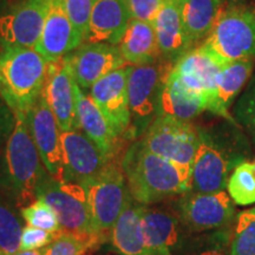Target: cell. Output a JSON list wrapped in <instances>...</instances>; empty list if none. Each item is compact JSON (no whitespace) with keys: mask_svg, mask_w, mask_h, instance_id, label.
Instances as JSON below:
<instances>
[{"mask_svg":"<svg viewBox=\"0 0 255 255\" xmlns=\"http://www.w3.org/2000/svg\"><path fill=\"white\" fill-rule=\"evenodd\" d=\"M250 143L235 121L209 129H199V145L194 157L188 191L215 193L227 186L233 170L247 161Z\"/></svg>","mask_w":255,"mask_h":255,"instance_id":"obj_1","label":"cell"},{"mask_svg":"<svg viewBox=\"0 0 255 255\" xmlns=\"http://www.w3.org/2000/svg\"><path fill=\"white\" fill-rule=\"evenodd\" d=\"M122 169L130 196L144 206L155 205L189 189L190 176L137 141L123 156Z\"/></svg>","mask_w":255,"mask_h":255,"instance_id":"obj_2","label":"cell"},{"mask_svg":"<svg viewBox=\"0 0 255 255\" xmlns=\"http://www.w3.org/2000/svg\"><path fill=\"white\" fill-rule=\"evenodd\" d=\"M47 63L34 49H0V97L14 115L27 116L43 94Z\"/></svg>","mask_w":255,"mask_h":255,"instance_id":"obj_3","label":"cell"},{"mask_svg":"<svg viewBox=\"0 0 255 255\" xmlns=\"http://www.w3.org/2000/svg\"><path fill=\"white\" fill-rule=\"evenodd\" d=\"M15 123L5 150L6 174L17 193L19 206L27 207L37 201V189L46 177L43 161L32 138L27 119L15 114Z\"/></svg>","mask_w":255,"mask_h":255,"instance_id":"obj_4","label":"cell"},{"mask_svg":"<svg viewBox=\"0 0 255 255\" xmlns=\"http://www.w3.org/2000/svg\"><path fill=\"white\" fill-rule=\"evenodd\" d=\"M174 65V63L162 57L151 64L129 65L128 97L131 116L130 138L142 137L158 116L162 89Z\"/></svg>","mask_w":255,"mask_h":255,"instance_id":"obj_5","label":"cell"},{"mask_svg":"<svg viewBox=\"0 0 255 255\" xmlns=\"http://www.w3.org/2000/svg\"><path fill=\"white\" fill-rule=\"evenodd\" d=\"M221 65L255 56V12L239 6L223 7L200 45Z\"/></svg>","mask_w":255,"mask_h":255,"instance_id":"obj_6","label":"cell"},{"mask_svg":"<svg viewBox=\"0 0 255 255\" xmlns=\"http://www.w3.org/2000/svg\"><path fill=\"white\" fill-rule=\"evenodd\" d=\"M145 149L180 167L191 176L199 145V128L187 121L158 116L139 139Z\"/></svg>","mask_w":255,"mask_h":255,"instance_id":"obj_7","label":"cell"},{"mask_svg":"<svg viewBox=\"0 0 255 255\" xmlns=\"http://www.w3.org/2000/svg\"><path fill=\"white\" fill-rule=\"evenodd\" d=\"M92 231L105 234L113 229L126 206L129 190L122 164L111 158L96 180L85 187Z\"/></svg>","mask_w":255,"mask_h":255,"instance_id":"obj_8","label":"cell"},{"mask_svg":"<svg viewBox=\"0 0 255 255\" xmlns=\"http://www.w3.org/2000/svg\"><path fill=\"white\" fill-rule=\"evenodd\" d=\"M37 200L49 205L59 221L60 233L85 234L92 231L85 188L75 182H57L46 176L37 189Z\"/></svg>","mask_w":255,"mask_h":255,"instance_id":"obj_9","label":"cell"},{"mask_svg":"<svg viewBox=\"0 0 255 255\" xmlns=\"http://www.w3.org/2000/svg\"><path fill=\"white\" fill-rule=\"evenodd\" d=\"M183 227L190 232H208L228 226L234 219L233 200L225 190L215 193L186 191L177 202Z\"/></svg>","mask_w":255,"mask_h":255,"instance_id":"obj_10","label":"cell"},{"mask_svg":"<svg viewBox=\"0 0 255 255\" xmlns=\"http://www.w3.org/2000/svg\"><path fill=\"white\" fill-rule=\"evenodd\" d=\"M51 0H21L0 17V49H34L43 32Z\"/></svg>","mask_w":255,"mask_h":255,"instance_id":"obj_11","label":"cell"},{"mask_svg":"<svg viewBox=\"0 0 255 255\" xmlns=\"http://www.w3.org/2000/svg\"><path fill=\"white\" fill-rule=\"evenodd\" d=\"M26 119L46 173L57 182H65V167L60 138L62 130L43 94L28 111Z\"/></svg>","mask_w":255,"mask_h":255,"instance_id":"obj_12","label":"cell"},{"mask_svg":"<svg viewBox=\"0 0 255 255\" xmlns=\"http://www.w3.org/2000/svg\"><path fill=\"white\" fill-rule=\"evenodd\" d=\"M75 78L68 56L47 64L43 95L62 131L78 130Z\"/></svg>","mask_w":255,"mask_h":255,"instance_id":"obj_13","label":"cell"},{"mask_svg":"<svg viewBox=\"0 0 255 255\" xmlns=\"http://www.w3.org/2000/svg\"><path fill=\"white\" fill-rule=\"evenodd\" d=\"M65 182L87 187L103 171L110 159L102 154L85 133L79 130L62 131Z\"/></svg>","mask_w":255,"mask_h":255,"instance_id":"obj_14","label":"cell"},{"mask_svg":"<svg viewBox=\"0 0 255 255\" xmlns=\"http://www.w3.org/2000/svg\"><path fill=\"white\" fill-rule=\"evenodd\" d=\"M129 65L109 73L90 89L91 97L113 128L117 137H129L130 116L128 97Z\"/></svg>","mask_w":255,"mask_h":255,"instance_id":"obj_15","label":"cell"},{"mask_svg":"<svg viewBox=\"0 0 255 255\" xmlns=\"http://www.w3.org/2000/svg\"><path fill=\"white\" fill-rule=\"evenodd\" d=\"M73 78L81 89H91L95 83L128 64L117 45L109 43L82 44L68 55Z\"/></svg>","mask_w":255,"mask_h":255,"instance_id":"obj_16","label":"cell"},{"mask_svg":"<svg viewBox=\"0 0 255 255\" xmlns=\"http://www.w3.org/2000/svg\"><path fill=\"white\" fill-rule=\"evenodd\" d=\"M223 65L202 47H194L175 63L173 72L189 90L205 98L207 110L214 114L216 76Z\"/></svg>","mask_w":255,"mask_h":255,"instance_id":"obj_17","label":"cell"},{"mask_svg":"<svg viewBox=\"0 0 255 255\" xmlns=\"http://www.w3.org/2000/svg\"><path fill=\"white\" fill-rule=\"evenodd\" d=\"M83 41L66 14L63 0H51L43 32L34 50L47 63L68 56Z\"/></svg>","mask_w":255,"mask_h":255,"instance_id":"obj_18","label":"cell"},{"mask_svg":"<svg viewBox=\"0 0 255 255\" xmlns=\"http://www.w3.org/2000/svg\"><path fill=\"white\" fill-rule=\"evenodd\" d=\"M142 226L149 255H171L180 244L183 225L177 209L145 206Z\"/></svg>","mask_w":255,"mask_h":255,"instance_id":"obj_19","label":"cell"},{"mask_svg":"<svg viewBox=\"0 0 255 255\" xmlns=\"http://www.w3.org/2000/svg\"><path fill=\"white\" fill-rule=\"evenodd\" d=\"M130 20L126 0H96L84 41L119 45Z\"/></svg>","mask_w":255,"mask_h":255,"instance_id":"obj_20","label":"cell"},{"mask_svg":"<svg viewBox=\"0 0 255 255\" xmlns=\"http://www.w3.org/2000/svg\"><path fill=\"white\" fill-rule=\"evenodd\" d=\"M152 25L159 53L163 59L175 64L191 50L181 17L180 0H169L165 2Z\"/></svg>","mask_w":255,"mask_h":255,"instance_id":"obj_21","label":"cell"},{"mask_svg":"<svg viewBox=\"0 0 255 255\" xmlns=\"http://www.w3.org/2000/svg\"><path fill=\"white\" fill-rule=\"evenodd\" d=\"M75 94L79 128L95 143L105 157L108 159L114 158L119 137L115 135L113 128L110 127L91 96L85 95L77 83L75 85Z\"/></svg>","mask_w":255,"mask_h":255,"instance_id":"obj_22","label":"cell"},{"mask_svg":"<svg viewBox=\"0 0 255 255\" xmlns=\"http://www.w3.org/2000/svg\"><path fill=\"white\" fill-rule=\"evenodd\" d=\"M144 207L129 194L120 218L111 229V244L120 255H149L142 226Z\"/></svg>","mask_w":255,"mask_h":255,"instance_id":"obj_23","label":"cell"},{"mask_svg":"<svg viewBox=\"0 0 255 255\" xmlns=\"http://www.w3.org/2000/svg\"><path fill=\"white\" fill-rule=\"evenodd\" d=\"M205 110V98L189 90L171 70L161 92L158 116H170L189 122Z\"/></svg>","mask_w":255,"mask_h":255,"instance_id":"obj_24","label":"cell"},{"mask_svg":"<svg viewBox=\"0 0 255 255\" xmlns=\"http://www.w3.org/2000/svg\"><path fill=\"white\" fill-rule=\"evenodd\" d=\"M117 46L129 65H145L161 58L154 25L148 21L131 19Z\"/></svg>","mask_w":255,"mask_h":255,"instance_id":"obj_25","label":"cell"},{"mask_svg":"<svg viewBox=\"0 0 255 255\" xmlns=\"http://www.w3.org/2000/svg\"><path fill=\"white\" fill-rule=\"evenodd\" d=\"M253 58H246L223 65L216 76V103L214 114L225 120L235 121L229 108L247 84L253 72Z\"/></svg>","mask_w":255,"mask_h":255,"instance_id":"obj_26","label":"cell"},{"mask_svg":"<svg viewBox=\"0 0 255 255\" xmlns=\"http://www.w3.org/2000/svg\"><path fill=\"white\" fill-rule=\"evenodd\" d=\"M222 8V0H180L181 17L191 49L208 37Z\"/></svg>","mask_w":255,"mask_h":255,"instance_id":"obj_27","label":"cell"},{"mask_svg":"<svg viewBox=\"0 0 255 255\" xmlns=\"http://www.w3.org/2000/svg\"><path fill=\"white\" fill-rule=\"evenodd\" d=\"M227 189L233 202L239 206L255 203V165L244 162L233 170L227 182Z\"/></svg>","mask_w":255,"mask_h":255,"instance_id":"obj_28","label":"cell"},{"mask_svg":"<svg viewBox=\"0 0 255 255\" xmlns=\"http://www.w3.org/2000/svg\"><path fill=\"white\" fill-rule=\"evenodd\" d=\"M104 234L85 233V234H69L60 233L49 248H45L44 255H83L90 248L102 242Z\"/></svg>","mask_w":255,"mask_h":255,"instance_id":"obj_29","label":"cell"},{"mask_svg":"<svg viewBox=\"0 0 255 255\" xmlns=\"http://www.w3.org/2000/svg\"><path fill=\"white\" fill-rule=\"evenodd\" d=\"M229 255H255V208L237 216Z\"/></svg>","mask_w":255,"mask_h":255,"instance_id":"obj_30","label":"cell"},{"mask_svg":"<svg viewBox=\"0 0 255 255\" xmlns=\"http://www.w3.org/2000/svg\"><path fill=\"white\" fill-rule=\"evenodd\" d=\"M21 232L17 216L0 205V255H14L20 252Z\"/></svg>","mask_w":255,"mask_h":255,"instance_id":"obj_31","label":"cell"},{"mask_svg":"<svg viewBox=\"0 0 255 255\" xmlns=\"http://www.w3.org/2000/svg\"><path fill=\"white\" fill-rule=\"evenodd\" d=\"M234 115L237 122L246 130L255 144V73L252 75L244 92L237 101Z\"/></svg>","mask_w":255,"mask_h":255,"instance_id":"obj_32","label":"cell"},{"mask_svg":"<svg viewBox=\"0 0 255 255\" xmlns=\"http://www.w3.org/2000/svg\"><path fill=\"white\" fill-rule=\"evenodd\" d=\"M21 215L27 222V225L32 227L44 229V231L53 233V234L60 232L59 221L57 219L56 213L43 201L37 200L27 207H24L21 209Z\"/></svg>","mask_w":255,"mask_h":255,"instance_id":"obj_33","label":"cell"},{"mask_svg":"<svg viewBox=\"0 0 255 255\" xmlns=\"http://www.w3.org/2000/svg\"><path fill=\"white\" fill-rule=\"evenodd\" d=\"M96 0H63L64 8L83 43L87 36L89 21Z\"/></svg>","mask_w":255,"mask_h":255,"instance_id":"obj_34","label":"cell"},{"mask_svg":"<svg viewBox=\"0 0 255 255\" xmlns=\"http://www.w3.org/2000/svg\"><path fill=\"white\" fill-rule=\"evenodd\" d=\"M169 0H126L131 19L152 23Z\"/></svg>","mask_w":255,"mask_h":255,"instance_id":"obj_35","label":"cell"},{"mask_svg":"<svg viewBox=\"0 0 255 255\" xmlns=\"http://www.w3.org/2000/svg\"><path fill=\"white\" fill-rule=\"evenodd\" d=\"M60 234L59 233H49L44 229L32 227V226H26L23 228L20 239V252L25 251H34L39 250L47 246L56 240V238Z\"/></svg>","mask_w":255,"mask_h":255,"instance_id":"obj_36","label":"cell"},{"mask_svg":"<svg viewBox=\"0 0 255 255\" xmlns=\"http://www.w3.org/2000/svg\"><path fill=\"white\" fill-rule=\"evenodd\" d=\"M45 250H34V251H25V252H18L14 255H44Z\"/></svg>","mask_w":255,"mask_h":255,"instance_id":"obj_37","label":"cell"},{"mask_svg":"<svg viewBox=\"0 0 255 255\" xmlns=\"http://www.w3.org/2000/svg\"><path fill=\"white\" fill-rule=\"evenodd\" d=\"M8 9V0H0V17Z\"/></svg>","mask_w":255,"mask_h":255,"instance_id":"obj_38","label":"cell"},{"mask_svg":"<svg viewBox=\"0 0 255 255\" xmlns=\"http://www.w3.org/2000/svg\"><path fill=\"white\" fill-rule=\"evenodd\" d=\"M195 255H225V254H223L221 251H218V250H208V251H205V252H202V253H199Z\"/></svg>","mask_w":255,"mask_h":255,"instance_id":"obj_39","label":"cell"},{"mask_svg":"<svg viewBox=\"0 0 255 255\" xmlns=\"http://www.w3.org/2000/svg\"><path fill=\"white\" fill-rule=\"evenodd\" d=\"M254 165H255V163H254Z\"/></svg>","mask_w":255,"mask_h":255,"instance_id":"obj_40","label":"cell"}]
</instances>
